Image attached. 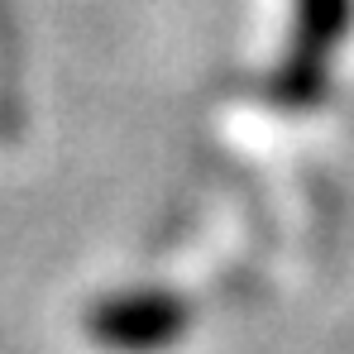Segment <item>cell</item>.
Listing matches in <instances>:
<instances>
[{
    "mask_svg": "<svg viewBox=\"0 0 354 354\" xmlns=\"http://www.w3.org/2000/svg\"><path fill=\"white\" fill-rule=\"evenodd\" d=\"M354 24V0H292L288 53L268 72V101L283 111H311L330 91V58Z\"/></svg>",
    "mask_w": 354,
    "mask_h": 354,
    "instance_id": "6da1fadb",
    "label": "cell"
},
{
    "mask_svg": "<svg viewBox=\"0 0 354 354\" xmlns=\"http://www.w3.org/2000/svg\"><path fill=\"white\" fill-rule=\"evenodd\" d=\"M192 330V301L173 288H120L86 306V335L106 354H168Z\"/></svg>",
    "mask_w": 354,
    "mask_h": 354,
    "instance_id": "7a4b0ae2",
    "label": "cell"
}]
</instances>
